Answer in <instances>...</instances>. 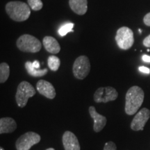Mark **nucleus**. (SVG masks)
<instances>
[{
    "mask_svg": "<svg viewBox=\"0 0 150 150\" xmlns=\"http://www.w3.org/2000/svg\"><path fill=\"white\" fill-rule=\"evenodd\" d=\"M144 97L143 91L138 86H133L128 90L125 97V112L127 115H132L138 111L143 103Z\"/></svg>",
    "mask_w": 150,
    "mask_h": 150,
    "instance_id": "1",
    "label": "nucleus"
},
{
    "mask_svg": "<svg viewBox=\"0 0 150 150\" xmlns=\"http://www.w3.org/2000/svg\"><path fill=\"white\" fill-rule=\"evenodd\" d=\"M5 9L9 18L16 22L25 21L31 15V8L29 4L22 1H9L6 5Z\"/></svg>",
    "mask_w": 150,
    "mask_h": 150,
    "instance_id": "2",
    "label": "nucleus"
},
{
    "mask_svg": "<svg viewBox=\"0 0 150 150\" xmlns=\"http://www.w3.org/2000/svg\"><path fill=\"white\" fill-rule=\"evenodd\" d=\"M16 45L20 51L36 53L41 50L42 44L36 38L29 34H24L18 38Z\"/></svg>",
    "mask_w": 150,
    "mask_h": 150,
    "instance_id": "3",
    "label": "nucleus"
},
{
    "mask_svg": "<svg viewBox=\"0 0 150 150\" xmlns=\"http://www.w3.org/2000/svg\"><path fill=\"white\" fill-rule=\"evenodd\" d=\"M35 95V89L29 82L22 81L17 89L16 99L19 107L23 108L28 102V99Z\"/></svg>",
    "mask_w": 150,
    "mask_h": 150,
    "instance_id": "4",
    "label": "nucleus"
},
{
    "mask_svg": "<svg viewBox=\"0 0 150 150\" xmlns=\"http://www.w3.org/2000/svg\"><path fill=\"white\" fill-rule=\"evenodd\" d=\"M115 41L121 50H127L133 46L134 42V33L127 27L120 28L115 35Z\"/></svg>",
    "mask_w": 150,
    "mask_h": 150,
    "instance_id": "5",
    "label": "nucleus"
},
{
    "mask_svg": "<svg viewBox=\"0 0 150 150\" xmlns=\"http://www.w3.org/2000/svg\"><path fill=\"white\" fill-rule=\"evenodd\" d=\"M73 74L75 78L83 79L91 71V63L89 59L86 56H80L75 60L73 64Z\"/></svg>",
    "mask_w": 150,
    "mask_h": 150,
    "instance_id": "6",
    "label": "nucleus"
},
{
    "mask_svg": "<svg viewBox=\"0 0 150 150\" xmlns=\"http://www.w3.org/2000/svg\"><path fill=\"white\" fill-rule=\"evenodd\" d=\"M41 137L39 134L33 131L25 133L16 140V147L17 150H29L34 145L40 141Z\"/></svg>",
    "mask_w": 150,
    "mask_h": 150,
    "instance_id": "7",
    "label": "nucleus"
},
{
    "mask_svg": "<svg viewBox=\"0 0 150 150\" xmlns=\"http://www.w3.org/2000/svg\"><path fill=\"white\" fill-rule=\"evenodd\" d=\"M118 93L114 88L101 87L95 91L94 94V100L97 103H106L114 101L117 98Z\"/></svg>",
    "mask_w": 150,
    "mask_h": 150,
    "instance_id": "8",
    "label": "nucleus"
},
{
    "mask_svg": "<svg viewBox=\"0 0 150 150\" xmlns=\"http://www.w3.org/2000/svg\"><path fill=\"white\" fill-rule=\"evenodd\" d=\"M150 117V110L147 108H142L136 113L131 123V128L134 131L143 130L145 124Z\"/></svg>",
    "mask_w": 150,
    "mask_h": 150,
    "instance_id": "9",
    "label": "nucleus"
},
{
    "mask_svg": "<svg viewBox=\"0 0 150 150\" xmlns=\"http://www.w3.org/2000/svg\"><path fill=\"white\" fill-rule=\"evenodd\" d=\"M38 92L47 98L52 99L56 97V91L53 85L45 80H39L36 83Z\"/></svg>",
    "mask_w": 150,
    "mask_h": 150,
    "instance_id": "10",
    "label": "nucleus"
},
{
    "mask_svg": "<svg viewBox=\"0 0 150 150\" xmlns=\"http://www.w3.org/2000/svg\"><path fill=\"white\" fill-rule=\"evenodd\" d=\"M89 113L91 117L94 120V131L96 133H98L102 131L106 125V122H107L106 117L98 113L95 108L92 106L89 107Z\"/></svg>",
    "mask_w": 150,
    "mask_h": 150,
    "instance_id": "11",
    "label": "nucleus"
},
{
    "mask_svg": "<svg viewBox=\"0 0 150 150\" xmlns=\"http://www.w3.org/2000/svg\"><path fill=\"white\" fill-rule=\"evenodd\" d=\"M63 144L65 150H80V145L76 136L67 131L63 135Z\"/></svg>",
    "mask_w": 150,
    "mask_h": 150,
    "instance_id": "12",
    "label": "nucleus"
},
{
    "mask_svg": "<svg viewBox=\"0 0 150 150\" xmlns=\"http://www.w3.org/2000/svg\"><path fill=\"white\" fill-rule=\"evenodd\" d=\"M17 129V124L12 117H1L0 119V134H9Z\"/></svg>",
    "mask_w": 150,
    "mask_h": 150,
    "instance_id": "13",
    "label": "nucleus"
},
{
    "mask_svg": "<svg viewBox=\"0 0 150 150\" xmlns=\"http://www.w3.org/2000/svg\"><path fill=\"white\" fill-rule=\"evenodd\" d=\"M43 46L50 53L56 54L61 51V47L56 38L52 36H45L42 40Z\"/></svg>",
    "mask_w": 150,
    "mask_h": 150,
    "instance_id": "14",
    "label": "nucleus"
},
{
    "mask_svg": "<svg viewBox=\"0 0 150 150\" xmlns=\"http://www.w3.org/2000/svg\"><path fill=\"white\" fill-rule=\"evenodd\" d=\"M69 5L75 13L79 16H83L87 12V0H69Z\"/></svg>",
    "mask_w": 150,
    "mask_h": 150,
    "instance_id": "15",
    "label": "nucleus"
},
{
    "mask_svg": "<svg viewBox=\"0 0 150 150\" xmlns=\"http://www.w3.org/2000/svg\"><path fill=\"white\" fill-rule=\"evenodd\" d=\"M25 68L27 70L28 74L31 75V76L33 77H40V76H43L47 74L48 70L47 68L42 69V70H38L33 67L32 63L31 61H27L25 63Z\"/></svg>",
    "mask_w": 150,
    "mask_h": 150,
    "instance_id": "16",
    "label": "nucleus"
},
{
    "mask_svg": "<svg viewBox=\"0 0 150 150\" xmlns=\"http://www.w3.org/2000/svg\"><path fill=\"white\" fill-rule=\"evenodd\" d=\"M10 74L9 65L6 63H1L0 64V83H4L8 79Z\"/></svg>",
    "mask_w": 150,
    "mask_h": 150,
    "instance_id": "17",
    "label": "nucleus"
},
{
    "mask_svg": "<svg viewBox=\"0 0 150 150\" xmlns=\"http://www.w3.org/2000/svg\"><path fill=\"white\" fill-rule=\"evenodd\" d=\"M47 64L50 70L56 72L59 70L61 65V61L57 56L54 55L50 56L47 59Z\"/></svg>",
    "mask_w": 150,
    "mask_h": 150,
    "instance_id": "18",
    "label": "nucleus"
},
{
    "mask_svg": "<svg viewBox=\"0 0 150 150\" xmlns=\"http://www.w3.org/2000/svg\"><path fill=\"white\" fill-rule=\"evenodd\" d=\"M74 24L73 23H67L63 25L62 27H60V29L58 31V33L59 34L61 35V36H65V35H67V33L70 32H73V27H74Z\"/></svg>",
    "mask_w": 150,
    "mask_h": 150,
    "instance_id": "19",
    "label": "nucleus"
},
{
    "mask_svg": "<svg viewBox=\"0 0 150 150\" xmlns=\"http://www.w3.org/2000/svg\"><path fill=\"white\" fill-rule=\"evenodd\" d=\"M28 4L33 11H38L43 7L42 1L41 0H27Z\"/></svg>",
    "mask_w": 150,
    "mask_h": 150,
    "instance_id": "20",
    "label": "nucleus"
},
{
    "mask_svg": "<svg viewBox=\"0 0 150 150\" xmlns=\"http://www.w3.org/2000/svg\"><path fill=\"white\" fill-rule=\"evenodd\" d=\"M104 150H117V147L113 142H107L105 144Z\"/></svg>",
    "mask_w": 150,
    "mask_h": 150,
    "instance_id": "21",
    "label": "nucleus"
},
{
    "mask_svg": "<svg viewBox=\"0 0 150 150\" xmlns=\"http://www.w3.org/2000/svg\"><path fill=\"white\" fill-rule=\"evenodd\" d=\"M143 22L145 25L150 27V13H148L145 15V16L143 18Z\"/></svg>",
    "mask_w": 150,
    "mask_h": 150,
    "instance_id": "22",
    "label": "nucleus"
},
{
    "mask_svg": "<svg viewBox=\"0 0 150 150\" xmlns=\"http://www.w3.org/2000/svg\"><path fill=\"white\" fill-rule=\"evenodd\" d=\"M138 70H139L140 72H141L142 73H145V74H149L150 73V70L149 68H148L147 67L145 66H140L138 67Z\"/></svg>",
    "mask_w": 150,
    "mask_h": 150,
    "instance_id": "23",
    "label": "nucleus"
},
{
    "mask_svg": "<svg viewBox=\"0 0 150 150\" xmlns=\"http://www.w3.org/2000/svg\"><path fill=\"white\" fill-rule=\"evenodd\" d=\"M144 46L147 47H150V35L146 37L143 40Z\"/></svg>",
    "mask_w": 150,
    "mask_h": 150,
    "instance_id": "24",
    "label": "nucleus"
},
{
    "mask_svg": "<svg viewBox=\"0 0 150 150\" xmlns=\"http://www.w3.org/2000/svg\"><path fill=\"white\" fill-rule=\"evenodd\" d=\"M32 65H33V67L35 69H38V70H39V69H40V63H39L38 61H37V60H35V61L33 62Z\"/></svg>",
    "mask_w": 150,
    "mask_h": 150,
    "instance_id": "25",
    "label": "nucleus"
},
{
    "mask_svg": "<svg viewBox=\"0 0 150 150\" xmlns=\"http://www.w3.org/2000/svg\"><path fill=\"white\" fill-rule=\"evenodd\" d=\"M142 61L146 62V63H150V56H147V55H143L142 57Z\"/></svg>",
    "mask_w": 150,
    "mask_h": 150,
    "instance_id": "26",
    "label": "nucleus"
},
{
    "mask_svg": "<svg viewBox=\"0 0 150 150\" xmlns=\"http://www.w3.org/2000/svg\"><path fill=\"white\" fill-rule=\"evenodd\" d=\"M46 150H55L54 149V148H48L47 149H46Z\"/></svg>",
    "mask_w": 150,
    "mask_h": 150,
    "instance_id": "27",
    "label": "nucleus"
},
{
    "mask_svg": "<svg viewBox=\"0 0 150 150\" xmlns=\"http://www.w3.org/2000/svg\"><path fill=\"white\" fill-rule=\"evenodd\" d=\"M0 150H4V149L3 147H1V148H0Z\"/></svg>",
    "mask_w": 150,
    "mask_h": 150,
    "instance_id": "28",
    "label": "nucleus"
}]
</instances>
